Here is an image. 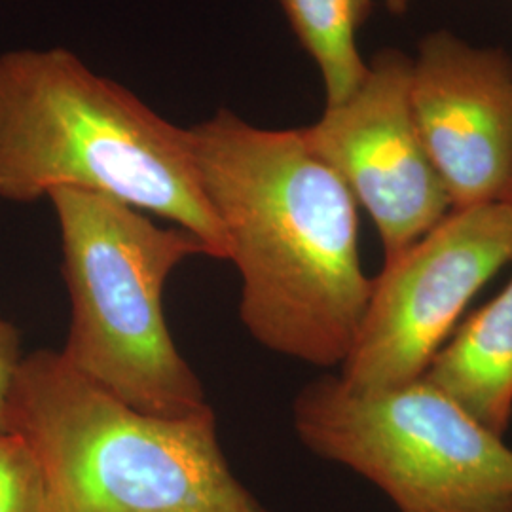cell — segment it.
<instances>
[{
    "label": "cell",
    "mask_w": 512,
    "mask_h": 512,
    "mask_svg": "<svg viewBox=\"0 0 512 512\" xmlns=\"http://www.w3.org/2000/svg\"><path fill=\"white\" fill-rule=\"evenodd\" d=\"M188 141L241 275L243 327L279 355L342 365L372 293L348 186L302 129L256 128L219 109Z\"/></svg>",
    "instance_id": "1"
},
{
    "label": "cell",
    "mask_w": 512,
    "mask_h": 512,
    "mask_svg": "<svg viewBox=\"0 0 512 512\" xmlns=\"http://www.w3.org/2000/svg\"><path fill=\"white\" fill-rule=\"evenodd\" d=\"M59 188L128 203L196 234L211 258L228 241L179 128L67 48L0 55V200Z\"/></svg>",
    "instance_id": "2"
},
{
    "label": "cell",
    "mask_w": 512,
    "mask_h": 512,
    "mask_svg": "<svg viewBox=\"0 0 512 512\" xmlns=\"http://www.w3.org/2000/svg\"><path fill=\"white\" fill-rule=\"evenodd\" d=\"M8 427L37 459L50 512H274L234 475L213 408L141 412L54 349L23 355Z\"/></svg>",
    "instance_id": "3"
},
{
    "label": "cell",
    "mask_w": 512,
    "mask_h": 512,
    "mask_svg": "<svg viewBox=\"0 0 512 512\" xmlns=\"http://www.w3.org/2000/svg\"><path fill=\"white\" fill-rule=\"evenodd\" d=\"M48 200L71 300L63 359L141 412L183 418L211 410L164 313L171 272L192 256H211L209 247L181 226H160L103 194L59 188Z\"/></svg>",
    "instance_id": "4"
},
{
    "label": "cell",
    "mask_w": 512,
    "mask_h": 512,
    "mask_svg": "<svg viewBox=\"0 0 512 512\" xmlns=\"http://www.w3.org/2000/svg\"><path fill=\"white\" fill-rule=\"evenodd\" d=\"M293 423L310 452L399 512H512V448L425 378L357 393L323 376L296 395Z\"/></svg>",
    "instance_id": "5"
},
{
    "label": "cell",
    "mask_w": 512,
    "mask_h": 512,
    "mask_svg": "<svg viewBox=\"0 0 512 512\" xmlns=\"http://www.w3.org/2000/svg\"><path fill=\"white\" fill-rule=\"evenodd\" d=\"M511 262L512 202L452 209L372 279L342 384L378 393L423 378L469 302Z\"/></svg>",
    "instance_id": "6"
},
{
    "label": "cell",
    "mask_w": 512,
    "mask_h": 512,
    "mask_svg": "<svg viewBox=\"0 0 512 512\" xmlns=\"http://www.w3.org/2000/svg\"><path fill=\"white\" fill-rule=\"evenodd\" d=\"M410 74L412 59L384 50L346 101L302 128L311 150L376 224L385 260L401 255L452 211L414 122Z\"/></svg>",
    "instance_id": "7"
},
{
    "label": "cell",
    "mask_w": 512,
    "mask_h": 512,
    "mask_svg": "<svg viewBox=\"0 0 512 512\" xmlns=\"http://www.w3.org/2000/svg\"><path fill=\"white\" fill-rule=\"evenodd\" d=\"M410 107L452 209L511 202L512 61L448 31L423 38Z\"/></svg>",
    "instance_id": "8"
},
{
    "label": "cell",
    "mask_w": 512,
    "mask_h": 512,
    "mask_svg": "<svg viewBox=\"0 0 512 512\" xmlns=\"http://www.w3.org/2000/svg\"><path fill=\"white\" fill-rule=\"evenodd\" d=\"M497 435L512 421V279L440 348L423 374Z\"/></svg>",
    "instance_id": "9"
},
{
    "label": "cell",
    "mask_w": 512,
    "mask_h": 512,
    "mask_svg": "<svg viewBox=\"0 0 512 512\" xmlns=\"http://www.w3.org/2000/svg\"><path fill=\"white\" fill-rule=\"evenodd\" d=\"M294 35L323 76L327 107L346 101L368 73L357 33L372 0H279Z\"/></svg>",
    "instance_id": "10"
},
{
    "label": "cell",
    "mask_w": 512,
    "mask_h": 512,
    "mask_svg": "<svg viewBox=\"0 0 512 512\" xmlns=\"http://www.w3.org/2000/svg\"><path fill=\"white\" fill-rule=\"evenodd\" d=\"M0 512H50L37 459L16 433H0Z\"/></svg>",
    "instance_id": "11"
},
{
    "label": "cell",
    "mask_w": 512,
    "mask_h": 512,
    "mask_svg": "<svg viewBox=\"0 0 512 512\" xmlns=\"http://www.w3.org/2000/svg\"><path fill=\"white\" fill-rule=\"evenodd\" d=\"M23 359L21 340L16 327L0 319V433H10L8 427V410H10V393L19 363Z\"/></svg>",
    "instance_id": "12"
},
{
    "label": "cell",
    "mask_w": 512,
    "mask_h": 512,
    "mask_svg": "<svg viewBox=\"0 0 512 512\" xmlns=\"http://www.w3.org/2000/svg\"><path fill=\"white\" fill-rule=\"evenodd\" d=\"M382 2L387 6V10L393 12V14H403L404 10L408 8V4H410V0H382Z\"/></svg>",
    "instance_id": "13"
},
{
    "label": "cell",
    "mask_w": 512,
    "mask_h": 512,
    "mask_svg": "<svg viewBox=\"0 0 512 512\" xmlns=\"http://www.w3.org/2000/svg\"><path fill=\"white\" fill-rule=\"evenodd\" d=\"M511 202H512V194H511Z\"/></svg>",
    "instance_id": "14"
}]
</instances>
